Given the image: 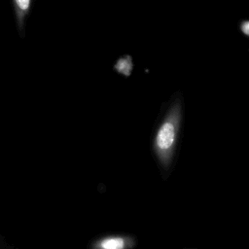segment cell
Returning <instances> with one entry per match:
<instances>
[{
	"label": "cell",
	"mask_w": 249,
	"mask_h": 249,
	"mask_svg": "<svg viewBox=\"0 0 249 249\" xmlns=\"http://www.w3.org/2000/svg\"><path fill=\"white\" fill-rule=\"evenodd\" d=\"M240 30L244 35H246V36L249 35V21L248 20H244L240 23Z\"/></svg>",
	"instance_id": "5"
},
{
	"label": "cell",
	"mask_w": 249,
	"mask_h": 249,
	"mask_svg": "<svg viewBox=\"0 0 249 249\" xmlns=\"http://www.w3.org/2000/svg\"><path fill=\"white\" fill-rule=\"evenodd\" d=\"M132 67H133V64H132V59L129 55H124V56H122L121 58H119L115 65H114V69L124 75V76H129L131 71H132Z\"/></svg>",
	"instance_id": "4"
},
{
	"label": "cell",
	"mask_w": 249,
	"mask_h": 249,
	"mask_svg": "<svg viewBox=\"0 0 249 249\" xmlns=\"http://www.w3.org/2000/svg\"><path fill=\"white\" fill-rule=\"evenodd\" d=\"M182 120V102L176 100L170 106L159 125L154 138V151L162 169L167 170L171 164L177 146Z\"/></svg>",
	"instance_id": "1"
},
{
	"label": "cell",
	"mask_w": 249,
	"mask_h": 249,
	"mask_svg": "<svg viewBox=\"0 0 249 249\" xmlns=\"http://www.w3.org/2000/svg\"><path fill=\"white\" fill-rule=\"evenodd\" d=\"M135 244L133 237L129 235H105L92 242L91 247L95 249H124L131 248Z\"/></svg>",
	"instance_id": "2"
},
{
	"label": "cell",
	"mask_w": 249,
	"mask_h": 249,
	"mask_svg": "<svg viewBox=\"0 0 249 249\" xmlns=\"http://www.w3.org/2000/svg\"><path fill=\"white\" fill-rule=\"evenodd\" d=\"M11 3L18 27L19 30H22L24 28L25 19L31 11L33 0H11Z\"/></svg>",
	"instance_id": "3"
}]
</instances>
